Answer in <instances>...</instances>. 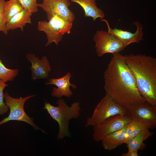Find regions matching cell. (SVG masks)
Segmentation results:
<instances>
[{
	"label": "cell",
	"instance_id": "cb8c5ba5",
	"mask_svg": "<svg viewBox=\"0 0 156 156\" xmlns=\"http://www.w3.org/2000/svg\"><path fill=\"white\" fill-rule=\"evenodd\" d=\"M138 151H128V152L125 153H123L121 156H138Z\"/></svg>",
	"mask_w": 156,
	"mask_h": 156
},
{
	"label": "cell",
	"instance_id": "4fadbf2b",
	"mask_svg": "<svg viewBox=\"0 0 156 156\" xmlns=\"http://www.w3.org/2000/svg\"><path fill=\"white\" fill-rule=\"evenodd\" d=\"M72 77L70 72L68 73L65 76L59 78H51L48 80V82L46 83V85H53L57 88H53L51 95L53 97L58 98H61L63 96L70 98L73 94V92L70 89L71 86L73 88L75 89L77 86L71 83L70 79Z\"/></svg>",
	"mask_w": 156,
	"mask_h": 156
},
{
	"label": "cell",
	"instance_id": "6da1fadb",
	"mask_svg": "<svg viewBox=\"0 0 156 156\" xmlns=\"http://www.w3.org/2000/svg\"><path fill=\"white\" fill-rule=\"evenodd\" d=\"M103 75L105 94L120 105L126 107L146 101L139 93L133 75L121 54H113Z\"/></svg>",
	"mask_w": 156,
	"mask_h": 156
},
{
	"label": "cell",
	"instance_id": "8992f818",
	"mask_svg": "<svg viewBox=\"0 0 156 156\" xmlns=\"http://www.w3.org/2000/svg\"><path fill=\"white\" fill-rule=\"evenodd\" d=\"M35 96L29 95L24 98H14L10 96L7 91L4 94L5 103L10 109L8 117L5 118L0 121V125L11 120L21 121L27 123L35 130H40L44 133L45 131L39 128L34 123V118L29 117L24 109V105L27 100Z\"/></svg>",
	"mask_w": 156,
	"mask_h": 156
},
{
	"label": "cell",
	"instance_id": "8fae6325",
	"mask_svg": "<svg viewBox=\"0 0 156 156\" xmlns=\"http://www.w3.org/2000/svg\"><path fill=\"white\" fill-rule=\"evenodd\" d=\"M102 21H104L107 24V31L121 41L125 48L131 43H139L143 40L142 36L144 33L142 29L143 27L142 24L138 21H135L133 23L136 27L137 30L135 33H133L116 28L112 29L107 20L103 19Z\"/></svg>",
	"mask_w": 156,
	"mask_h": 156
},
{
	"label": "cell",
	"instance_id": "7a4b0ae2",
	"mask_svg": "<svg viewBox=\"0 0 156 156\" xmlns=\"http://www.w3.org/2000/svg\"><path fill=\"white\" fill-rule=\"evenodd\" d=\"M140 95L146 101L156 105V59L143 54L124 56Z\"/></svg>",
	"mask_w": 156,
	"mask_h": 156
},
{
	"label": "cell",
	"instance_id": "d6986e66",
	"mask_svg": "<svg viewBox=\"0 0 156 156\" xmlns=\"http://www.w3.org/2000/svg\"><path fill=\"white\" fill-rule=\"evenodd\" d=\"M147 129H149L146 125L137 121L132 120L128 125L126 136L124 141V143L127 144L140 131Z\"/></svg>",
	"mask_w": 156,
	"mask_h": 156
},
{
	"label": "cell",
	"instance_id": "9a60e30c",
	"mask_svg": "<svg viewBox=\"0 0 156 156\" xmlns=\"http://www.w3.org/2000/svg\"><path fill=\"white\" fill-rule=\"evenodd\" d=\"M80 5L84 12L85 16L92 17L94 21L99 18L103 19L105 15L104 12L98 8L96 0H70Z\"/></svg>",
	"mask_w": 156,
	"mask_h": 156
},
{
	"label": "cell",
	"instance_id": "ac0fdd59",
	"mask_svg": "<svg viewBox=\"0 0 156 156\" xmlns=\"http://www.w3.org/2000/svg\"><path fill=\"white\" fill-rule=\"evenodd\" d=\"M23 9L20 3L16 0L5 1L4 7V14L6 23L12 17Z\"/></svg>",
	"mask_w": 156,
	"mask_h": 156
},
{
	"label": "cell",
	"instance_id": "277c9868",
	"mask_svg": "<svg viewBox=\"0 0 156 156\" xmlns=\"http://www.w3.org/2000/svg\"><path fill=\"white\" fill-rule=\"evenodd\" d=\"M73 26V23L60 17L55 16L48 21H41L38 22L37 29L46 34L47 40L45 46L54 42L58 46L59 42L65 34H69Z\"/></svg>",
	"mask_w": 156,
	"mask_h": 156
},
{
	"label": "cell",
	"instance_id": "ffe728a7",
	"mask_svg": "<svg viewBox=\"0 0 156 156\" xmlns=\"http://www.w3.org/2000/svg\"><path fill=\"white\" fill-rule=\"evenodd\" d=\"M19 70L7 68L0 59V79L6 83L11 81L18 75Z\"/></svg>",
	"mask_w": 156,
	"mask_h": 156
},
{
	"label": "cell",
	"instance_id": "3957f363",
	"mask_svg": "<svg viewBox=\"0 0 156 156\" xmlns=\"http://www.w3.org/2000/svg\"><path fill=\"white\" fill-rule=\"evenodd\" d=\"M56 103L57 107L45 102L44 109L46 110L51 117L58 123L59 131L57 138L62 140L66 137H71L69 130V121L80 116L81 108L79 102H75L68 106L61 98H59Z\"/></svg>",
	"mask_w": 156,
	"mask_h": 156
},
{
	"label": "cell",
	"instance_id": "9c48e42d",
	"mask_svg": "<svg viewBox=\"0 0 156 156\" xmlns=\"http://www.w3.org/2000/svg\"><path fill=\"white\" fill-rule=\"evenodd\" d=\"M93 40L97 55L99 57L107 53H119L125 48L122 42L108 31L98 30L94 34Z\"/></svg>",
	"mask_w": 156,
	"mask_h": 156
},
{
	"label": "cell",
	"instance_id": "5b68a950",
	"mask_svg": "<svg viewBox=\"0 0 156 156\" xmlns=\"http://www.w3.org/2000/svg\"><path fill=\"white\" fill-rule=\"evenodd\" d=\"M127 114L126 108L105 94L95 107L91 117L87 119L86 126H93L109 117Z\"/></svg>",
	"mask_w": 156,
	"mask_h": 156
},
{
	"label": "cell",
	"instance_id": "e0dca14e",
	"mask_svg": "<svg viewBox=\"0 0 156 156\" xmlns=\"http://www.w3.org/2000/svg\"><path fill=\"white\" fill-rule=\"evenodd\" d=\"M149 129H147L141 131L129 141L127 144L128 151H138L146 148V144L143 142L144 141L151 136L153 133L150 132Z\"/></svg>",
	"mask_w": 156,
	"mask_h": 156
},
{
	"label": "cell",
	"instance_id": "7c38bea8",
	"mask_svg": "<svg viewBox=\"0 0 156 156\" xmlns=\"http://www.w3.org/2000/svg\"><path fill=\"white\" fill-rule=\"evenodd\" d=\"M26 57L31 64L32 79H47L51 68L47 57L44 56L40 59L34 54L31 53L27 54Z\"/></svg>",
	"mask_w": 156,
	"mask_h": 156
},
{
	"label": "cell",
	"instance_id": "5bb4252c",
	"mask_svg": "<svg viewBox=\"0 0 156 156\" xmlns=\"http://www.w3.org/2000/svg\"><path fill=\"white\" fill-rule=\"evenodd\" d=\"M128 125L121 129L106 136L101 140L102 145L105 150L112 151L124 143L126 136Z\"/></svg>",
	"mask_w": 156,
	"mask_h": 156
},
{
	"label": "cell",
	"instance_id": "603a6c76",
	"mask_svg": "<svg viewBox=\"0 0 156 156\" xmlns=\"http://www.w3.org/2000/svg\"><path fill=\"white\" fill-rule=\"evenodd\" d=\"M5 0H0V31H2L5 35L8 33L4 14V7Z\"/></svg>",
	"mask_w": 156,
	"mask_h": 156
},
{
	"label": "cell",
	"instance_id": "ba28073f",
	"mask_svg": "<svg viewBox=\"0 0 156 156\" xmlns=\"http://www.w3.org/2000/svg\"><path fill=\"white\" fill-rule=\"evenodd\" d=\"M131 121L127 114L111 116L93 126V139L96 142L100 141L106 136L121 129Z\"/></svg>",
	"mask_w": 156,
	"mask_h": 156
},
{
	"label": "cell",
	"instance_id": "7402d4cb",
	"mask_svg": "<svg viewBox=\"0 0 156 156\" xmlns=\"http://www.w3.org/2000/svg\"><path fill=\"white\" fill-rule=\"evenodd\" d=\"M8 85L0 79V116L6 113L9 110V108L4 101L3 91Z\"/></svg>",
	"mask_w": 156,
	"mask_h": 156
},
{
	"label": "cell",
	"instance_id": "30bf717a",
	"mask_svg": "<svg viewBox=\"0 0 156 156\" xmlns=\"http://www.w3.org/2000/svg\"><path fill=\"white\" fill-rule=\"evenodd\" d=\"M71 4L70 0H42L38 3V7L46 12L48 20L55 16H57L72 23L75 16L69 8Z\"/></svg>",
	"mask_w": 156,
	"mask_h": 156
},
{
	"label": "cell",
	"instance_id": "2e32d148",
	"mask_svg": "<svg viewBox=\"0 0 156 156\" xmlns=\"http://www.w3.org/2000/svg\"><path fill=\"white\" fill-rule=\"evenodd\" d=\"M32 13L23 9L12 17L6 23V26L8 31L13 30L20 28L23 31V28L26 24L31 23V16Z\"/></svg>",
	"mask_w": 156,
	"mask_h": 156
},
{
	"label": "cell",
	"instance_id": "52a82bcc",
	"mask_svg": "<svg viewBox=\"0 0 156 156\" xmlns=\"http://www.w3.org/2000/svg\"><path fill=\"white\" fill-rule=\"evenodd\" d=\"M125 108L127 114L132 120L144 124L149 129L155 128L156 105L145 101L131 105Z\"/></svg>",
	"mask_w": 156,
	"mask_h": 156
},
{
	"label": "cell",
	"instance_id": "44dd1931",
	"mask_svg": "<svg viewBox=\"0 0 156 156\" xmlns=\"http://www.w3.org/2000/svg\"><path fill=\"white\" fill-rule=\"evenodd\" d=\"M20 3L23 9L32 13L38 10L37 0H16Z\"/></svg>",
	"mask_w": 156,
	"mask_h": 156
}]
</instances>
